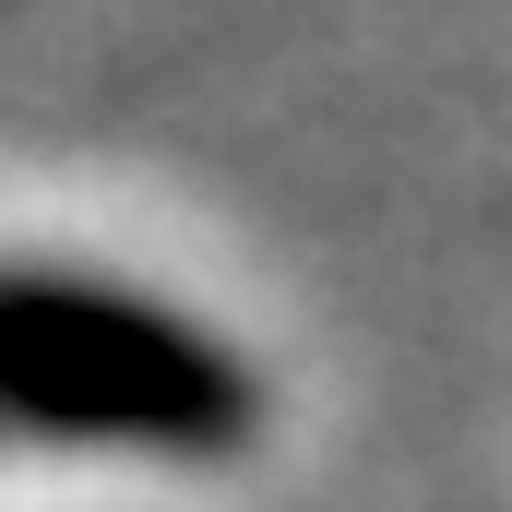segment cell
<instances>
[{
	"instance_id": "6da1fadb",
	"label": "cell",
	"mask_w": 512,
	"mask_h": 512,
	"mask_svg": "<svg viewBox=\"0 0 512 512\" xmlns=\"http://www.w3.org/2000/svg\"><path fill=\"white\" fill-rule=\"evenodd\" d=\"M251 370L96 274L0 262V441H131V453H227L251 441Z\"/></svg>"
}]
</instances>
